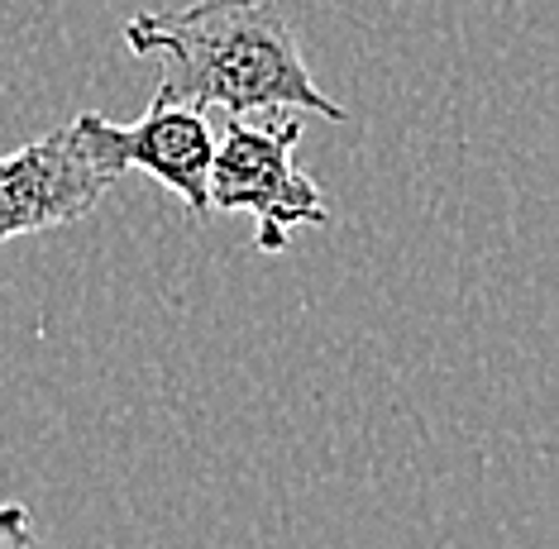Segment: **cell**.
<instances>
[{"instance_id":"2","label":"cell","mask_w":559,"mask_h":549,"mask_svg":"<svg viewBox=\"0 0 559 549\" xmlns=\"http://www.w3.org/2000/svg\"><path fill=\"white\" fill-rule=\"evenodd\" d=\"M301 120L297 110H253L225 120V139L211 153L206 201L211 211L253 215L259 253H283L297 229H325L330 206L311 172L297 168Z\"/></svg>"},{"instance_id":"4","label":"cell","mask_w":559,"mask_h":549,"mask_svg":"<svg viewBox=\"0 0 559 549\" xmlns=\"http://www.w3.org/2000/svg\"><path fill=\"white\" fill-rule=\"evenodd\" d=\"M78 120L124 172L144 168L148 177H158L173 196H182L197 220L211 215L206 172H211V153H215V130H211L206 110L187 106V100L154 96V106L139 115L134 124L100 120V115H92V110L78 115Z\"/></svg>"},{"instance_id":"1","label":"cell","mask_w":559,"mask_h":549,"mask_svg":"<svg viewBox=\"0 0 559 549\" xmlns=\"http://www.w3.org/2000/svg\"><path fill=\"white\" fill-rule=\"evenodd\" d=\"M130 53L163 58V100L197 110H311L345 124L349 110L311 82L297 29L273 0H197L187 10H148L124 24Z\"/></svg>"},{"instance_id":"3","label":"cell","mask_w":559,"mask_h":549,"mask_svg":"<svg viewBox=\"0 0 559 549\" xmlns=\"http://www.w3.org/2000/svg\"><path fill=\"white\" fill-rule=\"evenodd\" d=\"M120 177L124 168L82 130V120H68L34 144L5 153L0 158V244L78 225L106 201Z\"/></svg>"},{"instance_id":"5","label":"cell","mask_w":559,"mask_h":549,"mask_svg":"<svg viewBox=\"0 0 559 549\" xmlns=\"http://www.w3.org/2000/svg\"><path fill=\"white\" fill-rule=\"evenodd\" d=\"M0 549H39L34 516L20 502H0Z\"/></svg>"}]
</instances>
